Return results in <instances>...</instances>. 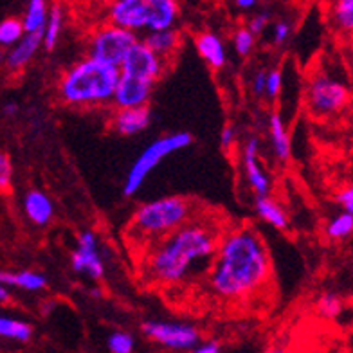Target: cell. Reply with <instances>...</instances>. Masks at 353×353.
<instances>
[{"label": "cell", "mask_w": 353, "mask_h": 353, "mask_svg": "<svg viewBox=\"0 0 353 353\" xmlns=\"http://www.w3.org/2000/svg\"><path fill=\"white\" fill-rule=\"evenodd\" d=\"M283 88V74L279 70H270L267 72V79H265V96H269L270 99L278 98L279 92Z\"/></svg>", "instance_id": "obj_32"}, {"label": "cell", "mask_w": 353, "mask_h": 353, "mask_svg": "<svg viewBox=\"0 0 353 353\" xmlns=\"http://www.w3.org/2000/svg\"><path fill=\"white\" fill-rule=\"evenodd\" d=\"M176 17H179V6L173 0H148L146 29H150V33L173 29Z\"/></svg>", "instance_id": "obj_15"}, {"label": "cell", "mask_w": 353, "mask_h": 353, "mask_svg": "<svg viewBox=\"0 0 353 353\" xmlns=\"http://www.w3.org/2000/svg\"><path fill=\"white\" fill-rule=\"evenodd\" d=\"M8 299H10V292H8V288H6L4 285H0V305H4Z\"/></svg>", "instance_id": "obj_42"}, {"label": "cell", "mask_w": 353, "mask_h": 353, "mask_svg": "<svg viewBox=\"0 0 353 353\" xmlns=\"http://www.w3.org/2000/svg\"><path fill=\"white\" fill-rule=\"evenodd\" d=\"M290 31H292V28H290V23L287 20H278L274 23V28H272V42L276 46L285 43L288 40V37H290Z\"/></svg>", "instance_id": "obj_34"}, {"label": "cell", "mask_w": 353, "mask_h": 353, "mask_svg": "<svg viewBox=\"0 0 353 353\" xmlns=\"http://www.w3.org/2000/svg\"><path fill=\"white\" fill-rule=\"evenodd\" d=\"M11 176H13V166L10 157L0 152V191L10 190Z\"/></svg>", "instance_id": "obj_33"}, {"label": "cell", "mask_w": 353, "mask_h": 353, "mask_svg": "<svg viewBox=\"0 0 353 353\" xmlns=\"http://www.w3.org/2000/svg\"><path fill=\"white\" fill-rule=\"evenodd\" d=\"M269 134L276 157L279 161H288V157H290V137H288L287 126H285L283 117H281L279 112H272L270 114Z\"/></svg>", "instance_id": "obj_20"}, {"label": "cell", "mask_w": 353, "mask_h": 353, "mask_svg": "<svg viewBox=\"0 0 353 353\" xmlns=\"http://www.w3.org/2000/svg\"><path fill=\"white\" fill-rule=\"evenodd\" d=\"M23 210L28 219L37 225H47L51 222L54 214V205L52 200L47 196V193L40 190H31L23 199Z\"/></svg>", "instance_id": "obj_16"}, {"label": "cell", "mask_w": 353, "mask_h": 353, "mask_svg": "<svg viewBox=\"0 0 353 353\" xmlns=\"http://www.w3.org/2000/svg\"><path fill=\"white\" fill-rule=\"evenodd\" d=\"M260 139L258 137H249V141L243 146V172H245L247 184L251 186L258 196H269L270 179L265 173L260 164Z\"/></svg>", "instance_id": "obj_13"}, {"label": "cell", "mask_w": 353, "mask_h": 353, "mask_svg": "<svg viewBox=\"0 0 353 353\" xmlns=\"http://www.w3.org/2000/svg\"><path fill=\"white\" fill-rule=\"evenodd\" d=\"M267 353H288V352L283 344H272V346L267 350Z\"/></svg>", "instance_id": "obj_41"}, {"label": "cell", "mask_w": 353, "mask_h": 353, "mask_svg": "<svg viewBox=\"0 0 353 353\" xmlns=\"http://www.w3.org/2000/svg\"><path fill=\"white\" fill-rule=\"evenodd\" d=\"M234 6H236V8H240V10H251V8H254L256 6V2L254 0H236V2H234Z\"/></svg>", "instance_id": "obj_40"}, {"label": "cell", "mask_w": 353, "mask_h": 353, "mask_svg": "<svg viewBox=\"0 0 353 353\" xmlns=\"http://www.w3.org/2000/svg\"><path fill=\"white\" fill-rule=\"evenodd\" d=\"M256 213L263 222L276 229H287L288 228V216L285 210L270 196H258L256 199Z\"/></svg>", "instance_id": "obj_22"}, {"label": "cell", "mask_w": 353, "mask_h": 353, "mask_svg": "<svg viewBox=\"0 0 353 353\" xmlns=\"http://www.w3.org/2000/svg\"><path fill=\"white\" fill-rule=\"evenodd\" d=\"M72 269L79 274L101 279L105 276V265L98 252V238L92 231H83L78 236V245L72 252Z\"/></svg>", "instance_id": "obj_10"}, {"label": "cell", "mask_w": 353, "mask_h": 353, "mask_svg": "<svg viewBox=\"0 0 353 353\" xmlns=\"http://www.w3.org/2000/svg\"><path fill=\"white\" fill-rule=\"evenodd\" d=\"M143 332L152 341L175 352L193 350L200 341V334L195 326L173 321H146L143 323Z\"/></svg>", "instance_id": "obj_8"}, {"label": "cell", "mask_w": 353, "mask_h": 353, "mask_svg": "<svg viewBox=\"0 0 353 353\" xmlns=\"http://www.w3.org/2000/svg\"><path fill=\"white\" fill-rule=\"evenodd\" d=\"M40 46H42V34H23L22 40L11 49L8 58H6L8 67L13 70L26 67L31 61V58L37 54Z\"/></svg>", "instance_id": "obj_18"}, {"label": "cell", "mask_w": 353, "mask_h": 353, "mask_svg": "<svg viewBox=\"0 0 353 353\" xmlns=\"http://www.w3.org/2000/svg\"><path fill=\"white\" fill-rule=\"evenodd\" d=\"M269 19H270L269 13L254 14V17L249 20V23H247V29H249V31L254 34V37H256V34L263 33V29L267 28V23H269Z\"/></svg>", "instance_id": "obj_35"}, {"label": "cell", "mask_w": 353, "mask_h": 353, "mask_svg": "<svg viewBox=\"0 0 353 353\" xmlns=\"http://www.w3.org/2000/svg\"><path fill=\"white\" fill-rule=\"evenodd\" d=\"M134 344V337L126 332H114L108 337V350L112 353H132Z\"/></svg>", "instance_id": "obj_31"}, {"label": "cell", "mask_w": 353, "mask_h": 353, "mask_svg": "<svg viewBox=\"0 0 353 353\" xmlns=\"http://www.w3.org/2000/svg\"><path fill=\"white\" fill-rule=\"evenodd\" d=\"M144 43L152 49L157 56L163 60H170L181 47V33L175 29H168V31H159V33H150L144 40Z\"/></svg>", "instance_id": "obj_21"}, {"label": "cell", "mask_w": 353, "mask_h": 353, "mask_svg": "<svg viewBox=\"0 0 353 353\" xmlns=\"http://www.w3.org/2000/svg\"><path fill=\"white\" fill-rule=\"evenodd\" d=\"M330 22L344 34H353V0H339L330 6Z\"/></svg>", "instance_id": "obj_25"}, {"label": "cell", "mask_w": 353, "mask_h": 353, "mask_svg": "<svg viewBox=\"0 0 353 353\" xmlns=\"http://www.w3.org/2000/svg\"><path fill=\"white\" fill-rule=\"evenodd\" d=\"M195 208L190 200L184 196H163V199L152 200L139 205L130 220L128 236L134 238V242H141L143 245L170 236L176 229L186 225L193 220Z\"/></svg>", "instance_id": "obj_4"}, {"label": "cell", "mask_w": 353, "mask_h": 353, "mask_svg": "<svg viewBox=\"0 0 353 353\" xmlns=\"http://www.w3.org/2000/svg\"><path fill=\"white\" fill-rule=\"evenodd\" d=\"M23 26L22 20L19 19H6L0 22V46L10 47L17 46L23 38Z\"/></svg>", "instance_id": "obj_29"}, {"label": "cell", "mask_w": 353, "mask_h": 353, "mask_svg": "<svg viewBox=\"0 0 353 353\" xmlns=\"http://www.w3.org/2000/svg\"><path fill=\"white\" fill-rule=\"evenodd\" d=\"M164 63H166V60L155 54L146 43L137 40L130 47L128 54L125 56V60L119 67V72L123 76H130V78L143 79L148 83H155L163 76Z\"/></svg>", "instance_id": "obj_9"}, {"label": "cell", "mask_w": 353, "mask_h": 353, "mask_svg": "<svg viewBox=\"0 0 353 353\" xmlns=\"http://www.w3.org/2000/svg\"><path fill=\"white\" fill-rule=\"evenodd\" d=\"M63 20H65V13L60 4H54L47 13V22L46 29L42 34V43L46 46L47 51H52L60 40L61 29H63Z\"/></svg>", "instance_id": "obj_24"}, {"label": "cell", "mask_w": 353, "mask_h": 353, "mask_svg": "<svg viewBox=\"0 0 353 353\" xmlns=\"http://www.w3.org/2000/svg\"><path fill=\"white\" fill-rule=\"evenodd\" d=\"M47 4L43 0H31L28 4V10L22 19L23 33L26 34H43L47 22Z\"/></svg>", "instance_id": "obj_23"}, {"label": "cell", "mask_w": 353, "mask_h": 353, "mask_svg": "<svg viewBox=\"0 0 353 353\" xmlns=\"http://www.w3.org/2000/svg\"><path fill=\"white\" fill-rule=\"evenodd\" d=\"M108 23L135 33L146 28L148 0H116L108 6Z\"/></svg>", "instance_id": "obj_11"}, {"label": "cell", "mask_w": 353, "mask_h": 353, "mask_svg": "<svg viewBox=\"0 0 353 353\" xmlns=\"http://www.w3.org/2000/svg\"><path fill=\"white\" fill-rule=\"evenodd\" d=\"M31 335H33V328L29 323L10 316H0V337L26 343L31 339Z\"/></svg>", "instance_id": "obj_26"}, {"label": "cell", "mask_w": 353, "mask_h": 353, "mask_svg": "<svg viewBox=\"0 0 353 353\" xmlns=\"http://www.w3.org/2000/svg\"><path fill=\"white\" fill-rule=\"evenodd\" d=\"M193 353H220V346L214 341H205L202 344H196L193 348Z\"/></svg>", "instance_id": "obj_39"}, {"label": "cell", "mask_w": 353, "mask_h": 353, "mask_svg": "<svg viewBox=\"0 0 353 353\" xmlns=\"http://www.w3.org/2000/svg\"><path fill=\"white\" fill-rule=\"evenodd\" d=\"M0 285L8 287L23 288V290H42L47 285V278L40 272L34 270H20V272H8V270H0Z\"/></svg>", "instance_id": "obj_19"}, {"label": "cell", "mask_w": 353, "mask_h": 353, "mask_svg": "<svg viewBox=\"0 0 353 353\" xmlns=\"http://www.w3.org/2000/svg\"><path fill=\"white\" fill-rule=\"evenodd\" d=\"M337 202L341 204L343 211H346V213H350L353 216V184L341 191L339 195H337Z\"/></svg>", "instance_id": "obj_37"}, {"label": "cell", "mask_w": 353, "mask_h": 353, "mask_svg": "<svg viewBox=\"0 0 353 353\" xmlns=\"http://www.w3.org/2000/svg\"><path fill=\"white\" fill-rule=\"evenodd\" d=\"M326 236L330 240H344L353 234V216L346 211H341L328 220L325 228Z\"/></svg>", "instance_id": "obj_28"}, {"label": "cell", "mask_w": 353, "mask_h": 353, "mask_svg": "<svg viewBox=\"0 0 353 353\" xmlns=\"http://www.w3.org/2000/svg\"><path fill=\"white\" fill-rule=\"evenodd\" d=\"M119 69L92 58H83L63 72L58 85L61 101L72 107H98L112 101Z\"/></svg>", "instance_id": "obj_3"}, {"label": "cell", "mask_w": 353, "mask_h": 353, "mask_svg": "<svg viewBox=\"0 0 353 353\" xmlns=\"http://www.w3.org/2000/svg\"><path fill=\"white\" fill-rule=\"evenodd\" d=\"M265 79H267V72L265 70H258L251 79V88L256 96L265 94Z\"/></svg>", "instance_id": "obj_38"}, {"label": "cell", "mask_w": 353, "mask_h": 353, "mask_svg": "<svg viewBox=\"0 0 353 353\" xmlns=\"http://www.w3.org/2000/svg\"><path fill=\"white\" fill-rule=\"evenodd\" d=\"M19 110V107L14 105V103H10V105H6L4 108V114H8V116H11V114H14V112Z\"/></svg>", "instance_id": "obj_43"}, {"label": "cell", "mask_w": 353, "mask_h": 353, "mask_svg": "<svg viewBox=\"0 0 353 353\" xmlns=\"http://www.w3.org/2000/svg\"><path fill=\"white\" fill-rule=\"evenodd\" d=\"M256 37L249 31L247 28H240L234 31V37H232V43H234V49L240 56H249L254 47Z\"/></svg>", "instance_id": "obj_30"}, {"label": "cell", "mask_w": 353, "mask_h": 353, "mask_svg": "<svg viewBox=\"0 0 353 353\" xmlns=\"http://www.w3.org/2000/svg\"><path fill=\"white\" fill-rule=\"evenodd\" d=\"M307 107L317 117L337 116L348 107L352 99V90L344 79L317 70L308 78L307 83Z\"/></svg>", "instance_id": "obj_5"}, {"label": "cell", "mask_w": 353, "mask_h": 353, "mask_svg": "<svg viewBox=\"0 0 353 353\" xmlns=\"http://www.w3.org/2000/svg\"><path fill=\"white\" fill-rule=\"evenodd\" d=\"M135 42H137L135 33L116 28V26L107 22L94 29L90 38H88L87 58H92V60L119 69L123 60H125V56L128 54L130 47Z\"/></svg>", "instance_id": "obj_7"}, {"label": "cell", "mask_w": 353, "mask_h": 353, "mask_svg": "<svg viewBox=\"0 0 353 353\" xmlns=\"http://www.w3.org/2000/svg\"><path fill=\"white\" fill-rule=\"evenodd\" d=\"M223 231L216 222L191 220L170 236L148 247L144 272L159 285H179L190 278L196 265L213 260Z\"/></svg>", "instance_id": "obj_2"}, {"label": "cell", "mask_w": 353, "mask_h": 353, "mask_svg": "<svg viewBox=\"0 0 353 353\" xmlns=\"http://www.w3.org/2000/svg\"><path fill=\"white\" fill-rule=\"evenodd\" d=\"M191 141H193L191 134H188V132H176V134L164 135L161 139H155L154 143L148 144L143 150V154L135 159V163L132 164L130 170H128L125 186H123L125 195L132 196L134 193H137L139 188L143 186V182L146 181V176L154 172L161 161H164L168 155L175 154L179 150L190 146Z\"/></svg>", "instance_id": "obj_6"}, {"label": "cell", "mask_w": 353, "mask_h": 353, "mask_svg": "<svg viewBox=\"0 0 353 353\" xmlns=\"http://www.w3.org/2000/svg\"><path fill=\"white\" fill-rule=\"evenodd\" d=\"M195 46L199 54L204 58L208 63H210L213 69H222L228 61V52H225V46L220 40L219 34L211 33V31H205V33H200L195 38Z\"/></svg>", "instance_id": "obj_17"}, {"label": "cell", "mask_w": 353, "mask_h": 353, "mask_svg": "<svg viewBox=\"0 0 353 353\" xmlns=\"http://www.w3.org/2000/svg\"><path fill=\"white\" fill-rule=\"evenodd\" d=\"M0 60H2V52H0Z\"/></svg>", "instance_id": "obj_44"}, {"label": "cell", "mask_w": 353, "mask_h": 353, "mask_svg": "<svg viewBox=\"0 0 353 353\" xmlns=\"http://www.w3.org/2000/svg\"><path fill=\"white\" fill-rule=\"evenodd\" d=\"M316 312L317 316L323 317V319L334 321L341 317V314L344 312V301L334 292L321 294L316 301Z\"/></svg>", "instance_id": "obj_27"}, {"label": "cell", "mask_w": 353, "mask_h": 353, "mask_svg": "<svg viewBox=\"0 0 353 353\" xmlns=\"http://www.w3.org/2000/svg\"><path fill=\"white\" fill-rule=\"evenodd\" d=\"M152 90H154V83L121 74L112 101H114L116 108L146 107L150 101V96H152Z\"/></svg>", "instance_id": "obj_12"}, {"label": "cell", "mask_w": 353, "mask_h": 353, "mask_svg": "<svg viewBox=\"0 0 353 353\" xmlns=\"http://www.w3.org/2000/svg\"><path fill=\"white\" fill-rule=\"evenodd\" d=\"M152 114L148 107L116 108L110 119L112 128L121 135H135L150 125Z\"/></svg>", "instance_id": "obj_14"}, {"label": "cell", "mask_w": 353, "mask_h": 353, "mask_svg": "<svg viewBox=\"0 0 353 353\" xmlns=\"http://www.w3.org/2000/svg\"><path fill=\"white\" fill-rule=\"evenodd\" d=\"M307 353H316V352H307Z\"/></svg>", "instance_id": "obj_45"}, {"label": "cell", "mask_w": 353, "mask_h": 353, "mask_svg": "<svg viewBox=\"0 0 353 353\" xmlns=\"http://www.w3.org/2000/svg\"><path fill=\"white\" fill-rule=\"evenodd\" d=\"M272 276V263L261 236L249 225L225 231L211 261L208 283L225 303H247L260 296Z\"/></svg>", "instance_id": "obj_1"}, {"label": "cell", "mask_w": 353, "mask_h": 353, "mask_svg": "<svg viewBox=\"0 0 353 353\" xmlns=\"http://www.w3.org/2000/svg\"><path fill=\"white\" fill-rule=\"evenodd\" d=\"M234 143H236V130H234V126L225 125L222 128V132H220V146L225 152H229L234 146Z\"/></svg>", "instance_id": "obj_36"}]
</instances>
